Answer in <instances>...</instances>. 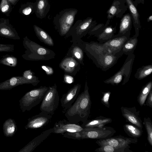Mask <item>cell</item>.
<instances>
[{
	"label": "cell",
	"mask_w": 152,
	"mask_h": 152,
	"mask_svg": "<svg viewBox=\"0 0 152 152\" xmlns=\"http://www.w3.org/2000/svg\"><path fill=\"white\" fill-rule=\"evenodd\" d=\"M125 133L129 137L134 138L140 137L143 133L142 129L131 124H125L123 126Z\"/></svg>",
	"instance_id": "obj_30"
},
{
	"label": "cell",
	"mask_w": 152,
	"mask_h": 152,
	"mask_svg": "<svg viewBox=\"0 0 152 152\" xmlns=\"http://www.w3.org/2000/svg\"><path fill=\"white\" fill-rule=\"evenodd\" d=\"M138 37L135 34L128 38L124 44L122 49L124 54L128 56L134 53L138 43Z\"/></svg>",
	"instance_id": "obj_29"
},
{
	"label": "cell",
	"mask_w": 152,
	"mask_h": 152,
	"mask_svg": "<svg viewBox=\"0 0 152 152\" xmlns=\"http://www.w3.org/2000/svg\"><path fill=\"white\" fill-rule=\"evenodd\" d=\"M74 81V78L72 76L65 73L64 76V81L67 84H71Z\"/></svg>",
	"instance_id": "obj_42"
},
{
	"label": "cell",
	"mask_w": 152,
	"mask_h": 152,
	"mask_svg": "<svg viewBox=\"0 0 152 152\" xmlns=\"http://www.w3.org/2000/svg\"><path fill=\"white\" fill-rule=\"evenodd\" d=\"M128 146L122 148H115L107 145H103L96 148L95 151L97 152H132Z\"/></svg>",
	"instance_id": "obj_32"
},
{
	"label": "cell",
	"mask_w": 152,
	"mask_h": 152,
	"mask_svg": "<svg viewBox=\"0 0 152 152\" xmlns=\"http://www.w3.org/2000/svg\"><path fill=\"white\" fill-rule=\"evenodd\" d=\"M128 9L125 0H114L107 12V18H121Z\"/></svg>",
	"instance_id": "obj_16"
},
{
	"label": "cell",
	"mask_w": 152,
	"mask_h": 152,
	"mask_svg": "<svg viewBox=\"0 0 152 152\" xmlns=\"http://www.w3.org/2000/svg\"><path fill=\"white\" fill-rule=\"evenodd\" d=\"M152 72L151 64L143 66L137 69L134 77L138 80H141L150 75Z\"/></svg>",
	"instance_id": "obj_33"
},
{
	"label": "cell",
	"mask_w": 152,
	"mask_h": 152,
	"mask_svg": "<svg viewBox=\"0 0 152 152\" xmlns=\"http://www.w3.org/2000/svg\"><path fill=\"white\" fill-rule=\"evenodd\" d=\"M53 128L46 130L35 137L25 146L21 149L19 152H31L42 142L52 133H54Z\"/></svg>",
	"instance_id": "obj_18"
},
{
	"label": "cell",
	"mask_w": 152,
	"mask_h": 152,
	"mask_svg": "<svg viewBox=\"0 0 152 152\" xmlns=\"http://www.w3.org/2000/svg\"><path fill=\"white\" fill-rule=\"evenodd\" d=\"M81 85H74L66 93L63 94L60 99L62 112H65L72 105L77 98L80 91Z\"/></svg>",
	"instance_id": "obj_13"
},
{
	"label": "cell",
	"mask_w": 152,
	"mask_h": 152,
	"mask_svg": "<svg viewBox=\"0 0 152 152\" xmlns=\"http://www.w3.org/2000/svg\"><path fill=\"white\" fill-rule=\"evenodd\" d=\"M22 76L31 81L32 83V85L34 86L37 85L40 82L38 78L34 75V73L31 70H27L24 71L23 72Z\"/></svg>",
	"instance_id": "obj_36"
},
{
	"label": "cell",
	"mask_w": 152,
	"mask_h": 152,
	"mask_svg": "<svg viewBox=\"0 0 152 152\" xmlns=\"http://www.w3.org/2000/svg\"><path fill=\"white\" fill-rule=\"evenodd\" d=\"M31 84V82L23 76L13 77L0 83V90H10L19 85Z\"/></svg>",
	"instance_id": "obj_19"
},
{
	"label": "cell",
	"mask_w": 152,
	"mask_h": 152,
	"mask_svg": "<svg viewBox=\"0 0 152 152\" xmlns=\"http://www.w3.org/2000/svg\"><path fill=\"white\" fill-rule=\"evenodd\" d=\"M110 20L107 19L105 26L101 32L94 36L97 37L99 44L104 43L113 38L116 31V26L113 27L112 25L108 26Z\"/></svg>",
	"instance_id": "obj_23"
},
{
	"label": "cell",
	"mask_w": 152,
	"mask_h": 152,
	"mask_svg": "<svg viewBox=\"0 0 152 152\" xmlns=\"http://www.w3.org/2000/svg\"><path fill=\"white\" fill-rule=\"evenodd\" d=\"M97 24L92 18L88 17L83 20H78L73 24L66 37L71 36L72 43H77L82 40L81 38L85 36L89 31Z\"/></svg>",
	"instance_id": "obj_7"
},
{
	"label": "cell",
	"mask_w": 152,
	"mask_h": 152,
	"mask_svg": "<svg viewBox=\"0 0 152 152\" xmlns=\"http://www.w3.org/2000/svg\"><path fill=\"white\" fill-rule=\"evenodd\" d=\"M128 9L129 10L132 19L135 31V35L139 36V31L141 28L140 15L133 0H125Z\"/></svg>",
	"instance_id": "obj_20"
},
{
	"label": "cell",
	"mask_w": 152,
	"mask_h": 152,
	"mask_svg": "<svg viewBox=\"0 0 152 152\" xmlns=\"http://www.w3.org/2000/svg\"><path fill=\"white\" fill-rule=\"evenodd\" d=\"M14 50V45L12 44H0V52H13Z\"/></svg>",
	"instance_id": "obj_40"
},
{
	"label": "cell",
	"mask_w": 152,
	"mask_h": 152,
	"mask_svg": "<svg viewBox=\"0 0 152 152\" xmlns=\"http://www.w3.org/2000/svg\"><path fill=\"white\" fill-rule=\"evenodd\" d=\"M48 87L40 86L26 93L19 101L20 108L23 112L29 111L42 101Z\"/></svg>",
	"instance_id": "obj_5"
},
{
	"label": "cell",
	"mask_w": 152,
	"mask_h": 152,
	"mask_svg": "<svg viewBox=\"0 0 152 152\" xmlns=\"http://www.w3.org/2000/svg\"><path fill=\"white\" fill-rule=\"evenodd\" d=\"M152 20V15H151L150 16H149L148 18L147 19V22H149L150 21H151Z\"/></svg>",
	"instance_id": "obj_47"
},
{
	"label": "cell",
	"mask_w": 152,
	"mask_h": 152,
	"mask_svg": "<svg viewBox=\"0 0 152 152\" xmlns=\"http://www.w3.org/2000/svg\"><path fill=\"white\" fill-rule=\"evenodd\" d=\"M2 129L4 136L6 137H12L17 131V126L15 120L9 118L4 123Z\"/></svg>",
	"instance_id": "obj_28"
},
{
	"label": "cell",
	"mask_w": 152,
	"mask_h": 152,
	"mask_svg": "<svg viewBox=\"0 0 152 152\" xmlns=\"http://www.w3.org/2000/svg\"><path fill=\"white\" fill-rule=\"evenodd\" d=\"M143 124L147 132L148 142L149 144L152 146V122L150 118L149 117L144 118Z\"/></svg>",
	"instance_id": "obj_35"
},
{
	"label": "cell",
	"mask_w": 152,
	"mask_h": 152,
	"mask_svg": "<svg viewBox=\"0 0 152 152\" xmlns=\"http://www.w3.org/2000/svg\"><path fill=\"white\" fill-rule=\"evenodd\" d=\"M105 26V24L103 23L97 24L89 31L88 34L90 35L94 36L101 32Z\"/></svg>",
	"instance_id": "obj_37"
},
{
	"label": "cell",
	"mask_w": 152,
	"mask_h": 152,
	"mask_svg": "<svg viewBox=\"0 0 152 152\" xmlns=\"http://www.w3.org/2000/svg\"><path fill=\"white\" fill-rule=\"evenodd\" d=\"M33 28L36 36L40 41L49 46H54L53 39L46 31L36 25H34Z\"/></svg>",
	"instance_id": "obj_27"
},
{
	"label": "cell",
	"mask_w": 152,
	"mask_h": 152,
	"mask_svg": "<svg viewBox=\"0 0 152 152\" xmlns=\"http://www.w3.org/2000/svg\"><path fill=\"white\" fill-rule=\"evenodd\" d=\"M77 12L78 10L76 9H65L53 17L54 28L61 36L66 37L74 24Z\"/></svg>",
	"instance_id": "obj_4"
},
{
	"label": "cell",
	"mask_w": 152,
	"mask_h": 152,
	"mask_svg": "<svg viewBox=\"0 0 152 152\" xmlns=\"http://www.w3.org/2000/svg\"><path fill=\"white\" fill-rule=\"evenodd\" d=\"M88 89L86 80L84 91L78 95L74 102L64 113L68 121L77 124L88 120L91 105Z\"/></svg>",
	"instance_id": "obj_1"
},
{
	"label": "cell",
	"mask_w": 152,
	"mask_h": 152,
	"mask_svg": "<svg viewBox=\"0 0 152 152\" xmlns=\"http://www.w3.org/2000/svg\"><path fill=\"white\" fill-rule=\"evenodd\" d=\"M0 36L6 38L19 40L20 38L14 28L5 23H0Z\"/></svg>",
	"instance_id": "obj_26"
},
{
	"label": "cell",
	"mask_w": 152,
	"mask_h": 152,
	"mask_svg": "<svg viewBox=\"0 0 152 152\" xmlns=\"http://www.w3.org/2000/svg\"><path fill=\"white\" fill-rule=\"evenodd\" d=\"M83 41L72 43L66 55L73 57L80 64L84 65L83 62L84 50L83 43Z\"/></svg>",
	"instance_id": "obj_21"
},
{
	"label": "cell",
	"mask_w": 152,
	"mask_h": 152,
	"mask_svg": "<svg viewBox=\"0 0 152 152\" xmlns=\"http://www.w3.org/2000/svg\"><path fill=\"white\" fill-rule=\"evenodd\" d=\"M35 13L40 19L45 18L49 11L50 5L48 0H36Z\"/></svg>",
	"instance_id": "obj_25"
},
{
	"label": "cell",
	"mask_w": 152,
	"mask_h": 152,
	"mask_svg": "<svg viewBox=\"0 0 152 152\" xmlns=\"http://www.w3.org/2000/svg\"><path fill=\"white\" fill-rule=\"evenodd\" d=\"M84 52L91 59L96 66L104 71L108 70L115 64L124 54L121 50L115 54L109 53L85 47Z\"/></svg>",
	"instance_id": "obj_3"
},
{
	"label": "cell",
	"mask_w": 152,
	"mask_h": 152,
	"mask_svg": "<svg viewBox=\"0 0 152 152\" xmlns=\"http://www.w3.org/2000/svg\"><path fill=\"white\" fill-rule=\"evenodd\" d=\"M35 9L36 2L31 3L23 10L22 12L24 15H28L35 12Z\"/></svg>",
	"instance_id": "obj_39"
},
{
	"label": "cell",
	"mask_w": 152,
	"mask_h": 152,
	"mask_svg": "<svg viewBox=\"0 0 152 152\" xmlns=\"http://www.w3.org/2000/svg\"><path fill=\"white\" fill-rule=\"evenodd\" d=\"M146 102V105L151 108L152 107V90H151L149 93Z\"/></svg>",
	"instance_id": "obj_44"
},
{
	"label": "cell",
	"mask_w": 152,
	"mask_h": 152,
	"mask_svg": "<svg viewBox=\"0 0 152 152\" xmlns=\"http://www.w3.org/2000/svg\"><path fill=\"white\" fill-rule=\"evenodd\" d=\"M80 64L72 56L66 55L59 64V67L65 73L75 76L80 69Z\"/></svg>",
	"instance_id": "obj_15"
},
{
	"label": "cell",
	"mask_w": 152,
	"mask_h": 152,
	"mask_svg": "<svg viewBox=\"0 0 152 152\" xmlns=\"http://www.w3.org/2000/svg\"><path fill=\"white\" fill-rule=\"evenodd\" d=\"M121 110L122 116L127 121L142 129V123L140 116V111L137 110L135 107H128L122 106Z\"/></svg>",
	"instance_id": "obj_14"
},
{
	"label": "cell",
	"mask_w": 152,
	"mask_h": 152,
	"mask_svg": "<svg viewBox=\"0 0 152 152\" xmlns=\"http://www.w3.org/2000/svg\"><path fill=\"white\" fill-rule=\"evenodd\" d=\"M152 81H149L142 87L137 97L138 102L141 106L145 104L147 97L152 90Z\"/></svg>",
	"instance_id": "obj_31"
},
{
	"label": "cell",
	"mask_w": 152,
	"mask_h": 152,
	"mask_svg": "<svg viewBox=\"0 0 152 152\" xmlns=\"http://www.w3.org/2000/svg\"><path fill=\"white\" fill-rule=\"evenodd\" d=\"M116 132V131L113 128L104 126L101 127L83 128L79 133L81 139L101 140L113 136Z\"/></svg>",
	"instance_id": "obj_10"
},
{
	"label": "cell",
	"mask_w": 152,
	"mask_h": 152,
	"mask_svg": "<svg viewBox=\"0 0 152 152\" xmlns=\"http://www.w3.org/2000/svg\"><path fill=\"white\" fill-rule=\"evenodd\" d=\"M137 138L125 137L119 135L103 140H98L96 142L100 146L107 145L115 148H122L129 146V145L136 143Z\"/></svg>",
	"instance_id": "obj_11"
},
{
	"label": "cell",
	"mask_w": 152,
	"mask_h": 152,
	"mask_svg": "<svg viewBox=\"0 0 152 152\" xmlns=\"http://www.w3.org/2000/svg\"><path fill=\"white\" fill-rule=\"evenodd\" d=\"M102 93L103 94V96L101 100V102L106 107L109 108L110 107L109 100L111 92L107 91L102 92Z\"/></svg>",
	"instance_id": "obj_38"
},
{
	"label": "cell",
	"mask_w": 152,
	"mask_h": 152,
	"mask_svg": "<svg viewBox=\"0 0 152 152\" xmlns=\"http://www.w3.org/2000/svg\"><path fill=\"white\" fill-rule=\"evenodd\" d=\"M112 121V119L111 118L99 116L91 120H88L83 123L81 126L83 128L101 127Z\"/></svg>",
	"instance_id": "obj_24"
},
{
	"label": "cell",
	"mask_w": 152,
	"mask_h": 152,
	"mask_svg": "<svg viewBox=\"0 0 152 152\" xmlns=\"http://www.w3.org/2000/svg\"><path fill=\"white\" fill-rule=\"evenodd\" d=\"M23 43L26 50L21 56L25 60L48 61L54 58L56 56V54L53 50L31 40L27 36L23 38Z\"/></svg>",
	"instance_id": "obj_2"
},
{
	"label": "cell",
	"mask_w": 152,
	"mask_h": 152,
	"mask_svg": "<svg viewBox=\"0 0 152 152\" xmlns=\"http://www.w3.org/2000/svg\"><path fill=\"white\" fill-rule=\"evenodd\" d=\"M130 34L114 37L102 44L91 41L86 42L87 46L92 49L106 53L115 54L122 50L123 46L130 37Z\"/></svg>",
	"instance_id": "obj_6"
},
{
	"label": "cell",
	"mask_w": 152,
	"mask_h": 152,
	"mask_svg": "<svg viewBox=\"0 0 152 152\" xmlns=\"http://www.w3.org/2000/svg\"><path fill=\"white\" fill-rule=\"evenodd\" d=\"M134 1L136 7H137L138 4L140 3H141L143 4L144 3V0H134Z\"/></svg>",
	"instance_id": "obj_45"
},
{
	"label": "cell",
	"mask_w": 152,
	"mask_h": 152,
	"mask_svg": "<svg viewBox=\"0 0 152 152\" xmlns=\"http://www.w3.org/2000/svg\"><path fill=\"white\" fill-rule=\"evenodd\" d=\"M52 115L42 112L28 119V122L25 128L28 129H37L46 126L50 121Z\"/></svg>",
	"instance_id": "obj_12"
},
{
	"label": "cell",
	"mask_w": 152,
	"mask_h": 152,
	"mask_svg": "<svg viewBox=\"0 0 152 152\" xmlns=\"http://www.w3.org/2000/svg\"><path fill=\"white\" fill-rule=\"evenodd\" d=\"M53 128L54 133L61 134L66 132H79L83 129L81 126L65 119L57 121Z\"/></svg>",
	"instance_id": "obj_17"
},
{
	"label": "cell",
	"mask_w": 152,
	"mask_h": 152,
	"mask_svg": "<svg viewBox=\"0 0 152 152\" xmlns=\"http://www.w3.org/2000/svg\"><path fill=\"white\" fill-rule=\"evenodd\" d=\"M121 18L118 33L117 35H114L113 38L122 36L127 34H131L132 21L130 13L124 15Z\"/></svg>",
	"instance_id": "obj_22"
},
{
	"label": "cell",
	"mask_w": 152,
	"mask_h": 152,
	"mask_svg": "<svg viewBox=\"0 0 152 152\" xmlns=\"http://www.w3.org/2000/svg\"><path fill=\"white\" fill-rule=\"evenodd\" d=\"M48 88L41 102L40 110L41 112L53 115L58 107L59 97L56 84Z\"/></svg>",
	"instance_id": "obj_9"
},
{
	"label": "cell",
	"mask_w": 152,
	"mask_h": 152,
	"mask_svg": "<svg viewBox=\"0 0 152 152\" xmlns=\"http://www.w3.org/2000/svg\"><path fill=\"white\" fill-rule=\"evenodd\" d=\"M135 58L133 53L128 55L120 69L113 76L104 80V82L114 86L122 82V85H124L129 80Z\"/></svg>",
	"instance_id": "obj_8"
},
{
	"label": "cell",
	"mask_w": 152,
	"mask_h": 152,
	"mask_svg": "<svg viewBox=\"0 0 152 152\" xmlns=\"http://www.w3.org/2000/svg\"><path fill=\"white\" fill-rule=\"evenodd\" d=\"M11 3L14 4L17 1V0H8Z\"/></svg>",
	"instance_id": "obj_46"
},
{
	"label": "cell",
	"mask_w": 152,
	"mask_h": 152,
	"mask_svg": "<svg viewBox=\"0 0 152 152\" xmlns=\"http://www.w3.org/2000/svg\"><path fill=\"white\" fill-rule=\"evenodd\" d=\"M10 2L8 0H1L0 4V9L3 13H6L9 10Z\"/></svg>",
	"instance_id": "obj_41"
},
{
	"label": "cell",
	"mask_w": 152,
	"mask_h": 152,
	"mask_svg": "<svg viewBox=\"0 0 152 152\" xmlns=\"http://www.w3.org/2000/svg\"><path fill=\"white\" fill-rule=\"evenodd\" d=\"M18 59L16 57L8 54L3 56L0 59V63L5 65L15 67L17 64Z\"/></svg>",
	"instance_id": "obj_34"
},
{
	"label": "cell",
	"mask_w": 152,
	"mask_h": 152,
	"mask_svg": "<svg viewBox=\"0 0 152 152\" xmlns=\"http://www.w3.org/2000/svg\"><path fill=\"white\" fill-rule=\"evenodd\" d=\"M41 68L45 71L46 74L48 75H52L54 73L53 69L50 66L42 65L41 66Z\"/></svg>",
	"instance_id": "obj_43"
}]
</instances>
